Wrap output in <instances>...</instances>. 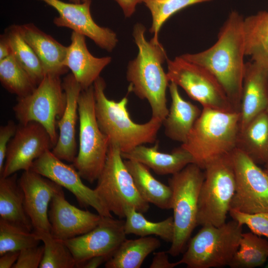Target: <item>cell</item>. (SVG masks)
Returning a JSON list of instances; mask_svg holds the SVG:
<instances>
[{
	"label": "cell",
	"instance_id": "d6a6232c",
	"mask_svg": "<svg viewBox=\"0 0 268 268\" xmlns=\"http://www.w3.org/2000/svg\"><path fill=\"white\" fill-rule=\"evenodd\" d=\"M0 80L7 91L18 97L29 94L37 86L12 54L0 61Z\"/></svg>",
	"mask_w": 268,
	"mask_h": 268
},
{
	"label": "cell",
	"instance_id": "484cf974",
	"mask_svg": "<svg viewBox=\"0 0 268 268\" xmlns=\"http://www.w3.org/2000/svg\"><path fill=\"white\" fill-rule=\"evenodd\" d=\"M124 163L145 201L162 209H172V191L169 186L157 180L143 164L133 160H126Z\"/></svg>",
	"mask_w": 268,
	"mask_h": 268
},
{
	"label": "cell",
	"instance_id": "ba28073f",
	"mask_svg": "<svg viewBox=\"0 0 268 268\" xmlns=\"http://www.w3.org/2000/svg\"><path fill=\"white\" fill-rule=\"evenodd\" d=\"M231 153L212 161L204 169V178L198 200L197 225L220 226L226 222L236 188Z\"/></svg>",
	"mask_w": 268,
	"mask_h": 268
},
{
	"label": "cell",
	"instance_id": "7402d4cb",
	"mask_svg": "<svg viewBox=\"0 0 268 268\" xmlns=\"http://www.w3.org/2000/svg\"><path fill=\"white\" fill-rule=\"evenodd\" d=\"M23 38L31 47L42 65L44 74L61 76L67 71L64 65L67 47L32 23L18 25Z\"/></svg>",
	"mask_w": 268,
	"mask_h": 268
},
{
	"label": "cell",
	"instance_id": "5bb4252c",
	"mask_svg": "<svg viewBox=\"0 0 268 268\" xmlns=\"http://www.w3.org/2000/svg\"><path fill=\"white\" fill-rule=\"evenodd\" d=\"M70 192L81 207H91L103 216H112L97 195L81 181V177L72 164L64 163L51 150L37 158L30 169Z\"/></svg>",
	"mask_w": 268,
	"mask_h": 268
},
{
	"label": "cell",
	"instance_id": "9c48e42d",
	"mask_svg": "<svg viewBox=\"0 0 268 268\" xmlns=\"http://www.w3.org/2000/svg\"><path fill=\"white\" fill-rule=\"evenodd\" d=\"M94 189L103 204L120 219L125 218L127 206L141 213L147 212L149 203L138 193L127 168L120 148L110 144L104 166Z\"/></svg>",
	"mask_w": 268,
	"mask_h": 268
},
{
	"label": "cell",
	"instance_id": "4316f807",
	"mask_svg": "<svg viewBox=\"0 0 268 268\" xmlns=\"http://www.w3.org/2000/svg\"><path fill=\"white\" fill-rule=\"evenodd\" d=\"M237 148L258 165L266 164L268 161V114L266 111L240 131Z\"/></svg>",
	"mask_w": 268,
	"mask_h": 268
},
{
	"label": "cell",
	"instance_id": "74e56055",
	"mask_svg": "<svg viewBox=\"0 0 268 268\" xmlns=\"http://www.w3.org/2000/svg\"><path fill=\"white\" fill-rule=\"evenodd\" d=\"M44 252V245H38L20 250L18 258L12 268H39Z\"/></svg>",
	"mask_w": 268,
	"mask_h": 268
},
{
	"label": "cell",
	"instance_id": "cb8c5ba5",
	"mask_svg": "<svg viewBox=\"0 0 268 268\" xmlns=\"http://www.w3.org/2000/svg\"><path fill=\"white\" fill-rule=\"evenodd\" d=\"M168 87L171 104L168 113L163 120L165 134L170 139L184 143L200 116L201 110L180 95L178 86L170 82Z\"/></svg>",
	"mask_w": 268,
	"mask_h": 268
},
{
	"label": "cell",
	"instance_id": "681fc988",
	"mask_svg": "<svg viewBox=\"0 0 268 268\" xmlns=\"http://www.w3.org/2000/svg\"><path fill=\"white\" fill-rule=\"evenodd\" d=\"M266 268H268V262L267 264L266 265Z\"/></svg>",
	"mask_w": 268,
	"mask_h": 268
},
{
	"label": "cell",
	"instance_id": "d4e9b609",
	"mask_svg": "<svg viewBox=\"0 0 268 268\" xmlns=\"http://www.w3.org/2000/svg\"><path fill=\"white\" fill-rule=\"evenodd\" d=\"M18 180L16 173L0 177V219L31 232L33 226Z\"/></svg>",
	"mask_w": 268,
	"mask_h": 268
},
{
	"label": "cell",
	"instance_id": "f35d334b",
	"mask_svg": "<svg viewBox=\"0 0 268 268\" xmlns=\"http://www.w3.org/2000/svg\"><path fill=\"white\" fill-rule=\"evenodd\" d=\"M17 128V126L12 120L0 128V174L3 168L8 144L14 135Z\"/></svg>",
	"mask_w": 268,
	"mask_h": 268
},
{
	"label": "cell",
	"instance_id": "ac0fdd59",
	"mask_svg": "<svg viewBox=\"0 0 268 268\" xmlns=\"http://www.w3.org/2000/svg\"><path fill=\"white\" fill-rule=\"evenodd\" d=\"M48 215L51 234L64 241L91 231L102 217L71 204L66 199L63 189L52 198Z\"/></svg>",
	"mask_w": 268,
	"mask_h": 268
},
{
	"label": "cell",
	"instance_id": "b9f144b4",
	"mask_svg": "<svg viewBox=\"0 0 268 268\" xmlns=\"http://www.w3.org/2000/svg\"><path fill=\"white\" fill-rule=\"evenodd\" d=\"M122 9L126 17L131 16L135 10L136 5L143 0H115Z\"/></svg>",
	"mask_w": 268,
	"mask_h": 268
},
{
	"label": "cell",
	"instance_id": "d6986e66",
	"mask_svg": "<svg viewBox=\"0 0 268 268\" xmlns=\"http://www.w3.org/2000/svg\"><path fill=\"white\" fill-rule=\"evenodd\" d=\"M62 84L66 95V106L57 121L59 134L51 151L62 160L72 163L78 152L75 127L78 115V100L82 88L72 73L64 77Z\"/></svg>",
	"mask_w": 268,
	"mask_h": 268
},
{
	"label": "cell",
	"instance_id": "30bf717a",
	"mask_svg": "<svg viewBox=\"0 0 268 268\" xmlns=\"http://www.w3.org/2000/svg\"><path fill=\"white\" fill-rule=\"evenodd\" d=\"M66 102L60 76L46 74L32 92L18 97L13 110L19 124L36 122L42 125L55 146L59 135L56 131L57 119L62 117Z\"/></svg>",
	"mask_w": 268,
	"mask_h": 268
},
{
	"label": "cell",
	"instance_id": "bcb514c9",
	"mask_svg": "<svg viewBox=\"0 0 268 268\" xmlns=\"http://www.w3.org/2000/svg\"><path fill=\"white\" fill-rule=\"evenodd\" d=\"M265 172L266 173V174H267V175L268 176V168H266L265 169H264Z\"/></svg>",
	"mask_w": 268,
	"mask_h": 268
},
{
	"label": "cell",
	"instance_id": "836d02e7",
	"mask_svg": "<svg viewBox=\"0 0 268 268\" xmlns=\"http://www.w3.org/2000/svg\"><path fill=\"white\" fill-rule=\"evenodd\" d=\"M36 234L44 246L40 268H76V262L65 241L54 237L51 233Z\"/></svg>",
	"mask_w": 268,
	"mask_h": 268
},
{
	"label": "cell",
	"instance_id": "f6af8a7d",
	"mask_svg": "<svg viewBox=\"0 0 268 268\" xmlns=\"http://www.w3.org/2000/svg\"><path fill=\"white\" fill-rule=\"evenodd\" d=\"M72 3H80L85 1L86 0H69Z\"/></svg>",
	"mask_w": 268,
	"mask_h": 268
},
{
	"label": "cell",
	"instance_id": "83f0119b",
	"mask_svg": "<svg viewBox=\"0 0 268 268\" xmlns=\"http://www.w3.org/2000/svg\"><path fill=\"white\" fill-rule=\"evenodd\" d=\"M244 28L246 56L268 70V11L245 18Z\"/></svg>",
	"mask_w": 268,
	"mask_h": 268
},
{
	"label": "cell",
	"instance_id": "ffe728a7",
	"mask_svg": "<svg viewBox=\"0 0 268 268\" xmlns=\"http://www.w3.org/2000/svg\"><path fill=\"white\" fill-rule=\"evenodd\" d=\"M268 105V70L252 61L246 63L241 98L240 131Z\"/></svg>",
	"mask_w": 268,
	"mask_h": 268
},
{
	"label": "cell",
	"instance_id": "4fadbf2b",
	"mask_svg": "<svg viewBox=\"0 0 268 268\" xmlns=\"http://www.w3.org/2000/svg\"><path fill=\"white\" fill-rule=\"evenodd\" d=\"M54 146L49 133L39 123L19 124L8 144L0 177H6L20 170H30L33 162Z\"/></svg>",
	"mask_w": 268,
	"mask_h": 268
},
{
	"label": "cell",
	"instance_id": "8992f818",
	"mask_svg": "<svg viewBox=\"0 0 268 268\" xmlns=\"http://www.w3.org/2000/svg\"><path fill=\"white\" fill-rule=\"evenodd\" d=\"M93 85L82 90L78 100L79 147L72 165L90 183L98 178L106 162L110 141L97 123Z\"/></svg>",
	"mask_w": 268,
	"mask_h": 268
},
{
	"label": "cell",
	"instance_id": "ee69618b",
	"mask_svg": "<svg viewBox=\"0 0 268 268\" xmlns=\"http://www.w3.org/2000/svg\"><path fill=\"white\" fill-rule=\"evenodd\" d=\"M12 54L10 45L5 33L0 35V61Z\"/></svg>",
	"mask_w": 268,
	"mask_h": 268
},
{
	"label": "cell",
	"instance_id": "f1b7e54d",
	"mask_svg": "<svg viewBox=\"0 0 268 268\" xmlns=\"http://www.w3.org/2000/svg\"><path fill=\"white\" fill-rule=\"evenodd\" d=\"M160 245L158 239L151 236L126 239L105 263V267L139 268L147 256Z\"/></svg>",
	"mask_w": 268,
	"mask_h": 268
},
{
	"label": "cell",
	"instance_id": "c3c4849f",
	"mask_svg": "<svg viewBox=\"0 0 268 268\" xmlns=\"http://www.w3.org/2000/svg\"><path fill=\"white\" fill-rule=\"evenodd\" d=\"M266 111L267 112V113L268 114V107L267 108V109L266 110Z\"/></svg>",
	"mask_w": 268,
	"mask_h": 268
},
{
	"label": "cell",
	"instance_id": "8d00e7d4",
	"mask_svg": "<svg viewBox=\"0 0 268 268\" xmlns=\"http://www.w3.org/2000/svg\"><path fill=\"white\" fill-rule=\"evenodd\" d=\"M229 213L233 220L246 225L252 232L268 238V212L250 214L230 208Z\"/></svg>",
	"mask_w": 268,
	"mask_h": 268
},
{
	"label": "cell",
	"instance_id": "2e32d148",
	"mask_svg": "<svg viewBox=\"0 0 268 268\" xmlns=\"http://www.w3.org/2000/svg\"><path fill=\"white\" fill-rule=\"evenodd\" d=\"M53 7L59 16L54 19L58 27L69 28L77 33L87 36L97 45L109 52L116 46V33L108 28L97 25L90 13L91 0L80 3H67L60 0H39Z\"/></svg>",
	"mask_w": 268,
	"mask_h": 268
},
{
	"label": "cell",
	"instance_id": "8fae6325",
	"mask_svg": "<svg viewBox=\"0 0 268 268\" xmlns=\"http://www.w3.org/2000/svg\"><path fill=\"white\" fill-rule=\"evenodd\" d=\"M167 62L166 73L169 82L183 88L202 108L228 112L237 111L219 81L207 69L181 56L173 60L167 59Z\"/></svg>",
	"mask_w": 268,
	"mask_h": 268
},
{
	"label": "cell",
	"instance_id": "d590c367",
	"mask_svg": "<svg viewBox=\"0 0 268 268\" xmlns=\"http://www.w3.org/2000/svg\"><path fill=\"white\" fill-rule=\"evenodd\" d=\"M41 241L34 232L26 230L0 219V256L38 245Z\"/></svg>",
	"mask_w": 268,
	"mask_h": 268
},
{
	"label": "cell",
	"instance_id": "5b68a950",
	"mask_svg": "<svg viewBox=\"0 0 268 268\" xmlns=\"http://www.w3.org/2000/svg\"><path fill=\"white\" fill-rule=\"evenodd\" d=\"M202 169L191 163L169 179L172 191L174 237L168 254L175 257L182 253L196 226L198 200L204 180Z\"/></svg>",
	"mask_w": 268,
	"mask_h": 268
},
{
	"label": "cell",
	"instance_id": "277c9868",
	"mask_svg": "<svg viewBox=\"0 0 268 268\" xmlns=\"http://www.w3.org/2000/svg\"><path fill=\"white\" fill-rule=\"evenodd\" d=\"M240 112L202 108L181 146L202 169L212 161L231 154L236 148L240 132Z\"/></svg>",
	"mask_w": 268,
	"mask_h": 268
},
{
	"label": "cell",
	"instance_id": "603a6c76",
	"mask_svg": "<svg viewBox=\"0 0 268 268\" xmlns=\"http://www.w3.org/2000/svg\"><path fill=\"white\" fill-rule=\"evenodd\" d=\"M156 143L151 147L139 145L127 153H122L123 158L138 161L159 175H173L188 164L194 163L191 154L180 146L171 153L159 151Z\"/></svg>",
	"mask_w": 268,
	"mask_h": 268
},
{
	"label": "cell",
	"instance_id": "7a4b0ae2",
	"mask_svg": "<svg viewBox=\"0 0 268 268\" xmlns=\"http://www.w3.org/2000/svg\"><path fill=\"white\" fill-rule=\"evenodd\" d=\"M145 30L139 23L134 27L133 36L138 54L128 66V89L140 99H146L151 107L152 117L163 122L169 111L166 90L169 80L162 67V64L168 58L158 40L146 39Z\"/></svg>",
	"mask_w": 268,
	"mask_h": 268
},
{
	"label": "cell",
	"instance_id": "e0dca14e",
	"mask_svg": "<svg viewBox=\"0 0 268 268\" xmlns=\"http://www.w3.org/2000/svg\"><path fill=\"white\" fill-rule=\"evenodd\" d=\"M24 199V205L36 234L51 233L48 207L52 198L62 187L31 170L23 171L18 180Z\"/></svg>",
	"mask_w": 268,
	"mask_h": 268
},
{
	"label": "cell",
	"instance_id": "7bdbcfd3",
	"mask_svg": "<svg viewBox=\"0 0 268 268\" xmlns=\"http://www.w3.org/2000/svg\"><path fill=\"white\" fill-rule=\"evenodd\" d=\"M110 258L106 256H98L92 257L81 264L77 268H96L100 266L103 263H106Z\"/></svg>",
	"mask_w": 268,
	"mask_h": 268
},
{
	"label": "cell",
	"instance_id": "9a60e30c",
	"mask_svg": "<svg viewBox=\"0 0 268 268\" xmlns=\"http://www.w3.org/2000/svg\"><path fill=\"white\" fill-rule=\"evenodd\" d=\"M125 220L103 216L92 230L83 235L65 240L76 262V268L95 256L110 258L126 239Z\"/></svg>",
	"mask_w": 268,
	"mask_h": 268
},
{
	"label": "cell",
	"instance_id": "3957f363",
	"mask_svg": "<svg viewBox=\"0 0 268 268\" xmlns=\"http://www.w3.org/2000/svg\"><path fill=\"white\" fill-rule=\"evenodd\" d=\"M93 85L97 123L110 144L117 145L124 153L139 145L156 141L162 121L151 117L146 123H136L129 113L127 97L119 101L109 99L105 93V82L100 76Z\"/></svg>",
	"mask_w": 268,
	"mask_h": 268
},
{
	"label": "cell",
	"instance_id": "f546056e",
	"mask_svg": "<svg viewBox=\"0 0 268 268\" xmlns=\"http://www.w3.org/2000/svg\"><path fill=\"white\" fill-rule=\"evenodd\" d=\"M124 230L126 235L134 234L140 237L152 235L159 236L171 243L174 234L173 217H169L159 222L148 220L134 208L127 206L125 209Z\"/></svg>",
	"mask_w": 268,
	"mask_h": 268
},
{
	"label": "cell",
	"instance_id": "1f68e13d",
	"mask_svg": "<svg viewBox=\"0 0 268 268\" xmlns=\"http://www.w3.org/2000/svg\"><path fill=\"white\" fill-rule=\"evenodd\" d=\"M5 33L10 45L12 55L37 86L45 76L39 59L22 37L18 25H14L9 27L5 30Z\"/></svg>",
	"mask_w": 268,
	"mask_h": 268
},
{
	"label": "cell",
	"instance_id": "60d3db41",
	"mask_svg": "<svg viewBox=\"0 0 268 268\" xmlns=\"http://www.w3.org/2000/svg\"><path fill=\"white\" fill-rule=\"evenodd\" d=\"M19 251H8L0 256V268H11L16 263Z\"/></svg>",
	"mask_w": 268,
	"mask_h": 268
},
{
	"label": "cell",
	"instance_id": "7c38bea8",
	"mask_svg": "<svg viewBox=\"0 0 268 268\" xmlns=\"http://www.w3.org/2000/svg\"><path fill=\"white\" fill-rule=\"evenodd\" d=\"M231 157L236 188L230 208L250 214L268 212V176L265 170L239 148Z\"/></svg>",
	"mask_w": 268,
	"mask_h": 268
},
{
	"label": "cell",
	"instance_id": "52a82bcc",
	"mask_svg": "<svg viewBox=\"0 0 268 268\" xmlns=\"http://www.w3.org/2000/svg\"><path fill=\"white\" fill-rule=\"evenodd\" d=\"M243 225L233 220L220 226L202 225L180 260L188 268L229 266L238 250Z\"/></svg>",
	"mask_w": 268,
	"mask_h": 268
},
{
	"label": "cell",
	"instance_id": "e575fe53",
	"mask_svg": "<svg viewBox=\"0 0 268 268\" xmlns=\"http://www.w3.org/2000/svg\"><path fill=\"white\" fill-rule=\"evenodd\" d=\"M212 0H143L150 11L152 22L149 31L158 40L159 31L163 23L172 15L189 6Z\"/></svg>",
	"mask_w": 268,
	"mask_h": 268
},
{
	"label": "cell",
	"instance_id": "4dcf8cb0",
	"mask_svg": "<svg viewBox=\"0 0 268 268\" xmlns=\"http://www.w3.org/2000/svg\"><path fill=\"white\" fill-rule=\"evenodd\" d=\"M268 258V241L253 232L242 234L239 248L229 266L253 268L263 265Z\"/></svg>",
	"mask_w": 268,
	"mask_h": 268
},
{
	"label": "cell",
	"instance_id": "6da1fadb",
	"mask_svg": "<svg viewBox=\"0 0 268 268\" xmlns=\"http://www.w3.org/2000/svg\"><path fill=\"white\" fill-rule=\"evenodd\" d=\"M244 18L232 11L209 48L181 56L209 71L219 81L235 110L240 112L246 63Z\"/></svg>",
	"mask_w": 268,
	"mask_h": 268
},
{
	"label": "cell",
	"instance_id": "7dc6e473",
	"mask_svg": "<svg viewBox=\"0 0 268 268\" xmlns=\"http://www.w3.org/2000/svg\"><path fill=\"white\" fill-rule=\"evenodd\" d=\"M265 165L266 166V168H268V161Z\"/></svg>",
	"mask_w": 268,
	"mask_h": 268
},
{
	"label": "cell",
	"instance_id": "44dd1931",
	"mask_svg": "<svg viewBox=\"0 0 268 268\" xmlns=\"http://www.w3.org/2000/svg\"><path fill=\"white\" fill-rule=\"evenodd\" d=\"M111 61L110 57L97 58L88 51L85 36L73 31L67 47L64 65L71 71L82 90L92 85L103 68Z\"/></svg>",
	"mask_w": 268,
	"mask_h": 268
},
{
	"label": "cell",
	"instance_id": "ab89813d",
	"mask_svg": "<svg viewBox=\"0 0 268 268\" xmlns=\"http://www.w3.org/2000/svg\"><path fill=\"white\" fill-rule=\"evenodd\" d=\"M154 254L150 268H173L181 264L180 261L170 262L167 252H158Z\"/></svg>",
	"mask_w": 268,
	"mask_h": 268
}]
</instances>
